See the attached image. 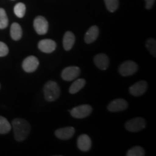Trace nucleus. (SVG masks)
<instances>
[{
    "label": "nucleus",
    "instance_id": "f257e3e1",
    "mask_svg": "<svg viewBox=\"0 0 156 156\" xmlns=\"http://www.w3.org/2000/svg\"><path fill=\"white\" fill-rule=\"evenodd\" d=\"M15 139L17 142H22L26 140L30 132V124L26 120L21 118H16L12 122Z\"/></svg>",
    "mask_w": 156,
    "mask_h": 156
},
{
    "label": "nucleus",
    "instance_id": "f03ea898",
    "mask_svg": "<svg viewBox=\"0 0 156 156\" xmlns=\"http://www.w3.org/2000/svg\"><path fill=\"white\" fill-rule=\"evenodd\" d=\"M60 87L58 84L54 81H48L44 87L45 99L48 102L55 101L60 95Z\"/></svg>",
    "mask_w": 156,
    "mask_h": 156
},
{
    "label": "nucleus",
    "instance_id": "7ed1b4c3",
    "mask_svg": "<svg viewBox=\"0 0 156 156\" xmlns=\"http://www.w3.org/2000/svg\"><path fill=\"white\" fill-rule=\"evenodd\" d=\"M146 122L142 117H137L129 120L125 124L126 129L131 132H137L145 129Z\"/></svg>",
    "mask_w": 156,
    "mask_h": 156
},
{
    "label": "nucleus",
    "instance_id": "20e7f679",
    "mask_svg": "<svg viewBox=\"0 0 156 156\" xmlns=\"http://www.w3.org/2000/svg\"><path fill=\"white\" fill-rule=\"evenodd\" d=\"M92 107L90 105L84 104L80 106H76L72 110H69L70 114L72 116L76 119H84L85 117L88 116L92 112Z\"/></svg>",
    "mask_w": 156,
    "mask_h": 156
},
{
    "label": "nucleus",
    "instance_id": "39448f33",
    "mask_svg": "<svg viewBox=\"0 0 156 156\" xmlns=\"http://www.w3.org/2000/svg\"><path fill=\"white\" fill-rule=\"evenodd\" d=\"M137 64L133 61H126L123 62L119 67V73L124 77L134 75L137 72Z\"/></svg>",
    "mask_w": 156,
    "mask_h": 156
},
{
    "label": "nucleus",
    "instance_id": "423d86ee",
    "mask_svg": "<svg viewBox=\"0 0 156 156\" xmlns=\"http://www.w3.org/2000/svg\"><path fill=\"white\" fill-rule=\"evenodd\" d=\"M39 65V61L36 56H29L23 62V69L26 73H30L36 71Z\"/></svg>",
    "mask_w": 156,
    "mask_h": 156
},
{
    "label": "nucleus",
    "instance_id": "0eeeda50",
    "mask_svg": "<svg viewBox=\"0 0 156 156\" xmlns=\"http://www.w3.org/2000/svg\"><path fill=\"white\" fill-rule=\"evenodd\" d=\"M34 26L37 34L39 35H44L48 31V23L45 17L38 16L34 20Z\"/></svg>",
    "mask_w": 156,
    "mask_h": 156
},
{
    "label": "nucleus",
    "instance_id": "6e6552de",
    "mask_svg": "<svg viewBox=\"0 0 156 156\" xmlns=\"http://www.w3.org/2000/svg\"><path fill=\"white\" fill-rule=\"evenodd\" d=\"M80 74V69L78 67L72 66V67H66L62 72V77L64 80L72 81L77 78Z\"/></svg>",
    "mask_w": 156,
    "mask_h": 156
},
{
    "label": "nucleus",
    "instance_id": "1a4fd4ad",
    "mask_svg": "<svg viewBox=\"0 0 156 156\" xmlns=\"http://www.w3.org/2000/svg\"><path fill=\"white\" fill-rule=\"evenodd\" d=\"M128 103L122 98H117L112 101L108 105V110L111 112H119L127 108Z\"/></svg>",
    "mask_w": 156,
    "mask_h": 156
},
{
    "label": "nucleus",
    "instance_id": "9d476101",
    "mask_svg": "<svg viewBox=\"0 0 156 156\" xmlns=\"http://www.w3.org/2000/svg\"><path fill=\"white\" fill-rule=\"evenodd\" d=\"M147 89V83L145 80H140L132 85L129 91L134 96H140L143 95Z\"/></svg>",
    "mask_w": 156,
    "mask_h": 156
},
{
    "label": "nucleus",
    "instance_id": "9b49d317",
    "mask_svg": "<svg viewBox=\"0 0 156 156\" xmlns=\"http://www.w3.org/2000/svg\"><path fill=\"white\" fill-rule=\"evenodd\" d=\"M38 47L44 53L50 54L56 49V44L54 41L51 39H44L38 42Z\"/></svg>",
    "mask_w": 156,
    "mask_h": 156
},
{
    "label": "nucleus",
    "instance_id": "f8f14e48",
    "mask_svg": "<svg viewBox=\"0 0 156 156\" xmlns=\"http://www.w3.org/2000/svg\"><path fill=\"white\" fill-rule=\"evenodd\" d=\"M75 129L73 126L60 128L56 130L55 135L60 140H69L75 134Z\"/></svg>",
    "mask_w": 156,
    "mask_h": 156
},
{
    "label": "nucleus",
    "instance_id": "ddd939ff",
    "mask_svg": "<svg viewBox=\"0 0 156 156\" xmlns=\"http://www.w3.org/2000/svg\"><path fill=\"white\" fill-rule=\"evenodd\" d=\"M92 142L90 136L87 134H81L77 139V147L81 151L87 152L91 148Z\"/></svg>",
    "mask_w": 156,
    "mask_h": 156
},
{
    "label": "nucleus",
    "instance_id": "4468645a",
    "mask_svg": "<svg viewBox=\"0 0 156 156\" xmlns=\"http://www.w3.org/2000/svg\"><path fill=\"white\" fill-rule=\"evenodd\" d=\"M94 63L101 70H106L109 66V58L104 54H98L94 57Z\"/></svg>",
    "mask_w": 156,
    "mask_h": 156
},
{
    "label": "nucleus",
    "instance_id": "2eb2a0df",
    "mask_svg": "<svg viewBox=\"0 0 156 156\" xmlns=\"http://www.w3.org/2000/svg\"><path fill=\"white\" fill-rule=\"evenodd\" d=\"M99 35V29L96 25L90 27L85 35V41L86 44H91L96 40Z\"/></svg>",
    "mask_w": 156,
    "mask_h": 156
},
{
    "label": "nucleus",
    "instance_id": "dca6fc26",
    "mask_svg": "<svg viewBox=\"0 0 156 156\" xmlns=\"http://www.w3.org/2000/svg\"><path fill=\"white\" fill-rule=\"evenodd\" d=\"M75 42V36L70 31H67L63 38V46L64 50L69 51L73 47Z\"/></svg>",
    "mask_w": 156,
    "mask_h": 156
},
{
    "label": "nucleus",
    "instance_id": "f3484780",
    "mask_svg": "<svg viewBox=\"0 0 156 156\" xmlns=\"http://www.w3.org/2000/svg\"><path fill=\"white\" fill-rule=\"evenodd\" d=\"M10 36L15 41H19L22 38L23 30L21 26L18 23H14L12 24L10 28Z\"/></svg>",
    "mask_w": 156,
    "mask_h": 156
},
{
    "label": "nucleus",
    "instance_id": "a211bd4d",
    "mask_svg": "<svg viewBox=\"0 0 156 156\" xmlns=\"http://www.w3.org/2000/svg\"><path fill=\"white\" fill-rule=\"evenodd\" d=\"M85 83H86V82H85L84 79L77 80L74 82V83L71 85V86L69 87V93H71V94H75V93L79 92V91L85 86Z\"/></svg>",
    "mask_w": 156,
    "mask_h": 156
},
{
    "label": "nucleus",
    "instance_id": "6ab92c4d",
    "mask_svg": "<svg viewBox=\"0 0 156 156\" xmlns=\"http://www.w3.org/2000/svg\"><path fill=\"white\" fill-rule=\"evenodd\" d=\"M11 124L6 118L0 116V134L8 133L11 130Z\"/></svg>",
    "mask_w": 156,
    "mask_h": 156
},
{
    "label": "nucleus",
    "instance_id": "aec40b11",
    "mask_svg": "<svg viewBox=\"0 0 156 156\" xmlns=\"http://www.w3.org/2000/svg\"><path fill=\"white\" fill-rule=\"evenodd\" d=\"M25 10H26V7L25 5L22 2L17 3L14 7V12L17 17L22 18L24 17L25 14Z\"/></svg>",
    "mask_w": 156,
    "mask_h": 156
},
{
    "label": "nucleus",
    "instance_id": "412c9836",
    "mask_svg": "<svg viewBox=\"0 0 156 156\" xmlns=\"http://www.w3.org/2000/svg\"><path fill=\"white\" fill-rule=\"evenodd\" d=\"M145 155V151L142 147L136 146L129 150L126 155L127 156H144Z\"/></svg>",
    "mask_w": 156,
    "mask_h": 156
},
{
    "label": "nucleus",
    "instance_id": "4be33fe9",
    "mask_svg": "<svg viewBox=\"0 0 156 156\" xmlns=\"http://www.w3.org/2000/svg\"><path fill=\"white\" fill-rule=\"evenodd\" d=\"M8 25L7 13L3 8H0V29H5Z\"/></svg>",
    "mask_w": 156,
    "mask_h": 156
},
{
    "label": "nucleus",
    "instance_id": "5701e85b",
    "mask_svg": "<svg viewBox=\"0 0 156 156\" xmlns=\"http://www.w3.org/2000/svg\"><path fill=\"white\" fill-rule=\"evenodd\" d=\"M146 47L149 52L153 55L154 57L156 56V41L155 39L150 38L146 42Z\"/></svg>",
    "mask_w": 156,
    "mask_h": 156
},
{
    "label": "nucleus",
    "instance_id": "b1692460",
    "mask_svg": "<svg viewBox=\"0 0 156 156\" xmlns=\"http://www.w3.org/2000/svg\"><path fill=\"white\" fill-rule=\"evenodd\" d=\"M104 1L107 9L111 12H114L118 8L119 0H104Z\"/></svg>",
    "mask_w": 156,
    "mask_h": 156
},
{
    "label": "nucleus",
    "instance_id": "393cba45",
    "mask_svg": "<svg viewBox=\"0 0 156 156\" xmlns=\"http://www.w3.org/2000/svg\"><path fill=\"white\" fill-rule=\"evenodd\" d=\"M9 53L8 46L4 42L0 41V57L7 56Z\"/></svg>",
    "mask_w": 156,
    "mask_h": 156
},
{
    "label": "nucleus",
    "instance_id": "a878e982",
    "mask_svg": "<svg viewBox=\"0 0 156 156\" xmlns=\"http://www.w3.org/2000/svg\"><path fill=\"white\" fill-rule=\"evenodd\" d=\"M155 0H145V2H146V5L145 7L146 9H151V7H153L154 5V2H155Z\"/></svg>",
    "mask_w": 156,
    "mask_h": 156
},
{
    "label": "nucleus",
    "instance_id": "bb28decb",
    "mask_svg": "<svg viewBox=\"0 0 156 156\" xmlns=\"http://www.w3.org/2000/svg\"><path fill=\"white\" fill-rule=\"evenodd\" d=\"M0 87H1V85H0Z\"/></svg>",
    "mask_w": 156,
    "mask_h": 156
}]
</instances>
